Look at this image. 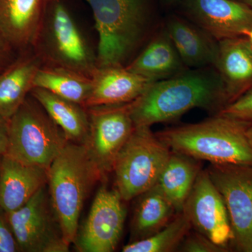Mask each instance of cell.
<instances>
[{"label":"cell","mask_w":252,"mask_h":252,"mask_svg":"<svg viewBox=\"0 0 252 252\" xmlns=\"http://www.w3.org/2000/svg\"><path fill=\"white\" fill-rule=\"evenodd\" d=\"M226 104L223 83L213 66L187 68L174 77L152 83L130 102V113L135 127H151L175 121L195 108L215 115Z\"/></svg>","instance_id":"6da1fadb"},{"label":"cell","mask_w":252,"mask_h":252,"mask_svg":"<svg viewBox=\"0 0 252 252\" xmlns=\"http://www.w3.org/2000/svg\"><path fill=\"white\" fill-rule=\"evenodd\" d=\"M98 34L97 67L126 66L158 28V0H83Z\"/></svg>","instance_id":"7a4b0ae2"},{"label":"cell","mask_w":252,"mask_h":252,"mask_svg":"<svg viewBox=\"0 0 252 252\" xmlns=\"http://www.w3.org/2000/svg\"><path fill=\"white\" fill-rule=\"evenodd\" d=\"M251 125L215 114L203 122L170 127L157 135L173 152L212 165H252Z\"/></svg>","instance_id":"3957f363"},{"label":"cell","mask_w":252,"mask_h":252,"mask_svg":"<svg viewBox=\"0 0 252 252\" xmlns=\"http://www.w3.org/2000/svg\"><path fill=\"white\" fill-rule=\"evenodd\" d=\"M104 179L85 146L68 142L48 169V189L53 208L68 245L77 238L84 202Z\"/></svg>","instance_id":"277c9868"},{"label":"cell","mask_w":252,"mask_h":252,"mask_svg":"<svg viewBox=\"0 0 252 252\" xmlns=\"http://www.w3.org/2000/svg\"><path fill=\"white\" fill-rule=\"evenodd\" d=\"M32 49L44 65L67 68L92 77L97 52L91 47L63 0H51Z\"/></svg>","instance_id":"5b68a950"},{"label":"cell","mask_w":252,"mask_h":252,"mask_svg":"<svg viewBox=\"0 0 252 252\" xmlns=\"http://www.w3.org/2000/svg\"><path fill=\"white\" fill-rule=\"evenodd\" d=\"M6 155L28 165L49 169L69 141L31 94L8 122Z\"/></svg>","instance_id":"8992f818"},{"label":"cell","mask_w":252,"mask_h":252,"mask_svg":"<svg viewBox=\"0 0 252 252\" xmlns=\"http://www.w3.org/2000/svg\"><path fill=\"white\" fill-rule=\"evenodd\" d=\"M171 153L151 127H135L113 167L123 200L130 201L157 185Z\"/></svg>","instance_id":"52a82bcc"},{"label":"cell","mask_w":252,"mask_h":252,"mask_svg":"<svg viewBox=\"0 0 252 252\" xmlns=\"http://www.w3.org/2000/svg\"><path fill=\"white\" fill-rule=\"evenodd\" d=\"M6 215L20 252H68L47 185L22 207Z\"/></svg>","instance_id":"ba28073f"},{"label":"cell","mask_w":252,"mask_h":252,"mask_svg":"<svg viewBox=\"0 0 252 252\" xmlns=\"http://www.w3.org/2000/svg\"><path fill=\"white\" fill-rule=\"evenodd\" d=\"M223 201L238 251L252 252V165H211L207 169Z\"/></svg>","instance_id":"9c48e42d"},{"label":"cell","mask_w":252,"mask_h":252,"mask_svg":"<svg viewBox=\"0 0 252 252\" xmlns=\"http://www.w3.org/2000/svg\"><path fill=\"white\" fill-rule=\"evenodd\" d=\"M90 128L84 144L105 178L130 138L135 126L131 117L130 102L88 107Z\"/></svg>","instance_id":"30bf717a"},{"label":"cell","mask_w":252,"mask_h":252,"mask_svg":"<svg viewBox=\"0 0 252 252\" xmlns=\"http://www.w3.org/2000/svg\"><path fill=\"white\" fill-rule=\"evenodd\" d=\"M124 201L117 189L102 187L96 194L76 243L82 252H112L119 245L126 217Z\"/></svg>","instance_id":"8fae6325"},{"label":"cell","mask_w":252,"mask_h":252,"mask_svg":"<svg viewBox=\"0 0 252 252\" xmlns=\"http://www.w3.org/2000/svg\"><path fill=\"white\" fill-rule=\"evenodd\" d=\"M182 212L192 228L215 245L227 249L232 243L233 231L226 207L207 170L199 172Z\"/></svg>","instance_id":"7c38bea8"},{"label":"cell","mask_w":252,"mask_h":252,"mask_svg":"<svg viewBox=\"0 0 252 252\" xmlns=\"http://www.w3.org/2000/svg\"><path fill=\"white\" fill-rule=\"evenodd\" d=\"M180 15L217 41L247 36L252 9L235 0H180Z\"/></svg>","instance_id":"4fadbf2b"},{"label":"cell","mask_w":252,"mask_h":252,"mask_svg":"<svg viewBox=\"0 0 252 252\" xmlns=\"http://www.w3.org/2000/svg\"><path fill=\"white\" fill-rule=\"evenodd\" d=\"M213 67L223 83L228 105L252 87V44L248 38L218 41Z\"/></svg>","instance_id":"5bb4252c"},{"label":"cell","mask_w":252,"mask_h":252,"mask_svg":"<svg viewBox=\"0 0 252 252\" xmlns=\"http://www.w3.org/2000/svg\"><path fill=\"white\" fill-rule=\"evenodd\" d=\"M92 79V91L84 107L130 103L152 84L126 66L97 67Z\"/></svg>","instance_id":"9a60e30c"},{"label":"cell","mask_w":252,"mask_h":252,"mask_svg":"<svg viewBox=\"0 0 252 252\" xmlns=\"http://www.w3.org/2000/svg\"><path fill=\"white\" fill-rule=\"evenodd\" d=\"M48 169L0 157V208L9 213L22 207L47 185Z\"/></svg>","instance_id":"2e32d148"},{"label":"cell","mask_w":252,"mask_h":252,"mask_svg":"<svg viewBox=\"0 0 252 252\" xmlns=\"http://www.w3.org/2000/svg\"><path fill=\"white\" fill-rule=\"evenodd\" d=\"M51 0H0V31L18 53L32 48Z\"/></svg>","instance_id":"e0dca14e"},{"label":"cell","mask_w":252,"mask_h":252,"mask_svg":"<svg viewBox=\"0 0 252 252\" xmlns=\"http://www.w3.org/2000/svg\"><path fill=\"white\" fill-rule=\"evenodd\" d=\"M126 67L152 82L174 77L187 69L163 24Z\"/></svg>","instance_id":"ac0fdd59"},{"label":"cell","mask_w":252,"mask_h":252,"mask_svg":"<svg viewBox=\"0 0 252 252\" xmlns=\"http://www.w3.org/2000/svg\"><path fill=\"white\" fill-rule=\"evenodd\" d=\"M42 65L32 48L20 52L0 72V119L9 122L31 94L34 77Z\"/></svg>","instance_id":"d6986e66"},{"label":"cell","mask_w":252,"mask_h":252,"mask_svg":"<svg viewBox=\"0 0 252 252\" xmlns=\"http://www.w3.org/2000/svg\"><path fill=\"white\" fill-rule=\"evenodd\" d=\"M163 25L186 67L213 66L218 41L181 15H170Z\"/></svg>","instance_id":"ffe728a7"},{"label":"cell","mask_w":252,"mask_h":252,"mask_svg":"<svg viewBox=\"0 0 252 252\" xmlns=\"http://www.w3.org/2000/svg\"><path fill=\"white\" fill-rule=\"evenodd\" d=\"M30 94L62 129L69 142L83 145L86 143L90 128L86 107L41 88H33Z\"/></svg>","instance_id":"44dd1931"},{"label":"cell","mask_w":252,"mask_h":252,"mask_svg":"<svg viewBox=\"0 0 252 252\" xmlns=\"http://www.w3.org/2000/svg\"><path fill=\"white\" fill-rule=\"evenodd\" d=\"M136 198L131 220L132 241L142 240L157 233L177 214L157 184Z\"/></svg>","instance_id":"7402d4cb"},{"label":"cell","mask_w":252,"mask_h":252,"mask_svg":"<svg viewBox=\"0 0 252 252\" xmlns=\"http://www.w3.org/2000/svg\"><path fill=\"white\" fill-rule=\"evenodd\" d=\"M200 160L172 151L157 185L175 207L182 212L201 170Z\"/></svg>","instance_id":"603a6c76"},{"label":"cell","mask_w":252,"mask_h":252,"mask_svg":"<svg viewBox=\"0 0 252 252\" xmlns=\"http://www.w3.org/2000/svg\"><path fill=\"white\" fill-rule=\"evenodd\" d=\"M92 86L91 77L67 68L42 64L36 72L33 88L45 89L84 107Z\"/></svg>","instance_id":"cb8c5ba5"},{"label":"cell","mask_w":252,"mask_h":252,"mask_svg":"<svg viewBox=\"0 0 252 252\" xmlns=\"http://www.w3.org/2000/svg\"><path fill=\"white\" fill-rule=\"evenodd\" d=\"M190 221L183 212L177 213L162 229L142 240L130 242L123 248L124 252H171L177 251L191 230Z\"/></svg>","instance_id":"d4e9b609"},{"label":"cell","mask_w":252,"mask_h":252,"mask_svg":"<svg viewBox=\"0 0 252 252\" xmlns=\"http://www.w3.org/2000/svg\"><path fill=\"white\" fill-rule=\"evenodd\" d=\"M217 114L252 124V87Z\"/></svg>","instance_id":"484cf974"},{"label":"cell","mask_w":252,"mask_h":252,"mask_svg":"<svg viewBox=\"0 0 252 252\" xmlns=\"http://www.w3.org/2000/svg\"><path fill=\"white\" fill-rule=\"evenodd\" d=\"M228 249L221 248L212 243L203 235L194 230L188 234L181 243L177 251L183 252H223Z\"/></svg>","instance_id":"4316f807"},{"label":"cell","mask_w":252,"mask_h":252,"mask_svg":"<svg viewBox=\"0 0 252 252\" xmlns=\"http://www.w3.org/2000/svg\"><path fill=\"white\" fill-rule=\"evenodd\" d=\"M20 252L14 233L8 223L6 212L0 208V252Z\"/></svg>","instance_id":"83f0119b"},{"label":"cell","mask_w":252,"mask_h":252,"mask_svg":"<svg viewBox=\"0 0 252 252\" xmlns=\"http://www.w3.org/2000/svg\"><path fill=\"white\" fill-rule=\"evenodd\" d=\"M18 54L0 31V72L14 62Z\"/></svg>","instance_id":"f1b7e54d"},{"label":"cell","mask_w":252,"mask_h":252,"mask_svg":"<svg viewBox=\"0 0 252 252\" xmlns=\"http://www.w3.org/2000/svg\"><path fill=\"white\" fill-rule=\"evenodd\" d=\"M9 147L8 122L0 119V156L6 155Z\"/></svg>","instance_id":"f546056e"},{"label":"cell","mask_w":252,"mask_h":252,"mask_svg":"<svg viewBox=\"0 0 252 252\" xmlns=\"http://www.w3.org/2000/svg\"><path fill=\"white\" fill-rule=\"evenodd\" d=\"M159 3L165 7L170 8L177 6L180 0H158Z\"/></svg>","instance_id":"4dcf8cb0"},{"label":"cell","mask_w":252,"mask_h":252,"mask_svg":"<svg viewBox=\"0 0 252 252\" xmlns=\"http://www.w3.org/2000/svg\"><path fill=\"white\" fill-rule=\"evenodd\" d=\"M247 136H248V138L249 141H250V144L252 146V124L249 126L248 129H247Z\"/></svg>","instance_id":"1f68e13d"},{"label":"cell","mask_w":252,"mask_h":252,"mask_svg":"<svg viewBox=\"0 0 252 252\" xmlns=\"http://www.w3.org/2000/svg\"><path fill=\"white\" fill-rule=\"evenodd\" d=\"M235 1L243 3V4L246 5L248 7L252 9V0H235Z\"/></svg>","instance_id":"d6a6232c"},{"label":"cell","mask_w":252,"mask_h":252,"mask_svg":"<svg viewBox=\"0 0 252 252\" xmlns=\"http://www.w3.org/2000/svg\"><path fill=\"white\" fill-rule=\"evenodd\" d=\"M247 37L248 38L249 40H250V42L252 44V28L250 31H249L248 35H247Z\"/></svg>","instance_id":"836d02e7"},{"label":"cell","mask_w":252,"mask_h":252,"mask_svg":"<svg viewBox=\"0 0 252 252\" xmlns=\"http://www.w3.org/2000/svg\"><path fill=\"white\" fill-rule=\"evenodd\" d=\"M1 157V156H0V157Z\"/></svg>","instance_id":"e575fe53"}]
</instances>
